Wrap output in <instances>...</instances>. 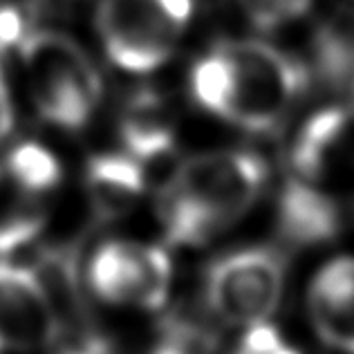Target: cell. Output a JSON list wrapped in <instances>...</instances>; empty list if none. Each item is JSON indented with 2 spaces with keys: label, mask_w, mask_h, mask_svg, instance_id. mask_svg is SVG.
I'll return each instance as SVG.
<instances>
[{
  "label": "cell",
  "mask_w": 354,
  "mask_h": 354,
  "mask_svg": "<svg viewBox=\"0 0 354 354\" xmlns=\"http://www.w3.org/2000/svg\"><path fill=\"white\" fill-rule=\"evenodd\" d=\"M267 182V166L249 151H209L182 162L166 180L157 218L169 242L200 247L247 216Z\"/></svg>",
  "instance_id": "obj_2"
},
{
  "label": "cell",
  "mask_w": 354,
  "mask_h": 354,
  "mask_svg": "<svg viewBox=\"0 0 354 354\" xmlns=\"http://www.w3.org/2000/svg\"><path fill=\"white\" fill-rule=\"evenodd\" d=\"M307 312L325 346L354 354V256L334 258L319 269L307 292Z\"/></svg>",
  "instance_id": "obj_10"
},
{
  "label": "cell",
  "mask_w": 354,
  "mask_h": 354,
  "mask_svg": "<svg viewBox=\"0 0 354 354\" xmlns=\"http://www.w3.org/2000/svg\"><path fill=\"white\" fill-rule=\"evenodd\" d=\"M287 182L339 209L354 198V108H325L307 119L292 146Z\"/></svg>",
  "instance_id": "obj_6"
},
{
  "label": "cell",
  "mask_w": 354,
  "mask_h": 354,
  "mask_svg": "<svg viewBox=\"0 0 354 354\" xmlns=\"http://www.w3.org/2000/svg\"><path fill=\"white\" fill-rule=\"evenodd\" d=\"M86 193L97 218L117 220L144 198L146 169L128 153L97 155L86 166Z\"/></svg>",
  "instance_id": "obj_11"
},
{
  "label": "cell",
  "mask_w": 354,
  "mask_h": 354,
  "mask_svg": "<svg viewBox=\"0 0 354 354\" xmlns=\"http://www.w3.org/2000/svg\"><path fill=\"white\" fill-rule=\"evenodd\" d=\"M59 316L39 272L0 258V352H48Z\"/></svg>",
  "instance_id": "obj_9"
},
{
  "label": "cell",
  "mask_w": 354,
  "mask_h": 354,
  "mask_svg": "<svg viewBox=\"0 0 354 354\" xmlns=\"http://www.w3.org/2000/svg\"><path fill=\"white\" fill-rule=\"evenodd\" d=\"M193 14V0H101L97 34L117 68L148 74L173 57Z\"/></svg>",
  "instance_id": "obj_4"
},
{
  "label": "cell",
  "mask_w": 354,
  "mask_h": 354,
  "mask_svg": "<svg viewBox=\"0 0 354 354\" xmlns=\"http://www.w3.org/2000/svg\"><path fill=\"white\" fill-rule=\"evenodd\" d=\"M173 265L166 249L137 240H110L88 265L90 292L128 310H160L171 294Z\"/></svg>",
  "instance_id": "obj_7"
},
{
  "label": "cell",
  "mask_w": 354,
  "mask_h": 354,
  "mask_svg": "<svg viewBox=\"0 0 354 354\" xmlns=\"http://www.w3.org/2000/svg\"><path fill=\"white\" fill-rule=\"evenodd\" d=\"M242 12L260 30H278L307 14L314 0H238Z\"/></svg>",
  "instance_id": "obj_12"
},
{
  "label": "cell",
  "mask_w": 354,
  "mask_h": 354,
  "mask_svg": "<svg viewBox=\"0 0 354 354\" xmlns=\"http://www.w3.org/2000/svg\"><path fill=\"white\" fill-rule=\"evenodd\" d=\"M61 182L57 155L41 144H21L0 162V258L39 236L43 204Z\"/></svg>",
  "instance_id": "obj_8"
},
{
  "label": "cell",
  "mask_w": 354,
  "mask_h": 354,
  "mask_svg": "<svg viewBox=\"0 0 354 354\" xmlns=\"http://www.w3.org/2000/svg\"><path fill=\"white\" fill-rule=\"evenodd\" d=\"M191 95L207 113L242 130L281 126L307 86L305 68L263 41H227L191 70Z\"/></svg>",
  "instance_id": "obj_1"
},
{
  "label": "cell",
  "mask_w": 354,
  "mask_h": 354,
  "mask_svg": "<svg viewBox=\"0 0 354 354\" xmlns=\"http://www.w3.org/2000/svg\"><path fill=\"white\" fill-rule=\"evenodd\" d=\"M234 354H301V352L294 346H290L274 325L260 323L245 330Z\"/></svg>",
  "instance_id": "obj_13"
},
{
  "label": "cell",
  "mask_w": 354,
  "mask_h": 354,
  "mask_svg": "<svg viewBox=\"0 0 354 354\" xmlns=\"http://www.w3.org/2000/svg\"><path fill=\"white\" fill-rule=\"evenodd\" d=\"M14 126V101H12V90L7 86L3 65H0V142L12 133Z\"/></svg>",
  "instance_id": "obj_15"
},
{
  "label": "cell",
  "mask_w": 354,
  "mask_h": 354,
  "mask_svg": "<svg viewBox=\"0 0 354 354\" xmlns=\"http://www.w3.org/2000/svg\"><path fill=\"white\" fill-rule=\"evenodd\" d=\"M195 343H198V339L189 330L182 328V325H173L146 354H198Z\"/></svg>",
  "instance_id": "obj_14"
},
{
  "label": "cell",
  "mask_w": 354,
  "mask_h": 354,
  "mask_svg": "<svg viewBox=\"0 0 354 354\" xmlns=\"http://www.w3.org/2000/svg\"><path fill=\"white\" fill-rule=\"evenodd\" d=\"M285 260L269 247L238 249L207 269L204 301L222 323L251 328L269 323L285 290Z\"/></svg>",
  "instance_id": "obj_5"
},
{
  "label": "cell",
  "mask_w": 354,
  "mask_h": 354,
  "mask_svg": "<svg viewBox=\"0 0 354 354\" xmlns=\"http://www.w3.org/2000/svg\"><path fill=\"white\" fill-rule=\"evenodd\" d=\"M25 86L48 124L81 130L101 99V77L81 45L54 30L25 32L18 43Z\"/></svg>",
  "instance_id": "obj_3"
}]
</instances>
